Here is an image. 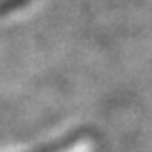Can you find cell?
I'll return each mask as SVG.
<instances>
[{
	"instance_id": "6da1fadb",
	"label": "cell",
	"mask_w": 152,
	"mask_h": 152,
	"mask_svg": "<svg viewBox=\"0 0 152 152\" xmlns=\"http://www.w3.org/2000/svg\"><path fill=\"white\" fill-rule=\"evenodd\" d=\"M23 2H27V0H10L8 4H4V6H2V12H8V10H13V8L21 6Z\"/></svg>"
}]
</instances>
